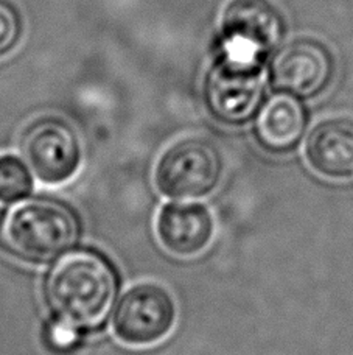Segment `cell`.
<instances>
[{
	"instance_id": "277c9868",
	"label": "cell",
	"mask_w": 353,
	"mask_h": 355,
	"mask_svg": "<svg viewBox=\"0 0 353 355\" xmlns=\"http://www.w3.org/2000/svg\"><path fill=\"white\" fill-rule=\"evenodd\" d=\"M19 155L44 186L71 182L84 164L83 141L75 126L58 114H42L24 126Z\"/></svg>"
},
{
	"instance_id": "8992f818",
	"label": "cell",
	"mask_w": 353,
	"mask_h": 355,
	"mask_svg": "<svg viewBox=\"0 0 353 355\" xmlns=\"http://www.w3.org/2000/svg\"><path fill=\"white\" fill-rule=\"evenodd\" d=\"M263 61L223 49L204 80V101L217 122L229 126L248 123L262 106Z\"/></svg>"
},
{
	"instance_id": "3957f363",
	"label": "cell",
	"mask_w": 353,
	"mask_h": 355,
	"mask_svg": "<svg viewBox=\"0 0 353 355\" xmlns=\"http://www.w3.org/2000/svg\"><path fill=\"white\" fill-rule=\"evenodd\" d=\"M223 173L224 157L215 142L203 136H184L157 156L153 181L163 198L198 201L219 186Z\"/></svg>"
},
{
	"instance_id": "ba28073f",
	"label": "cell",
	"mask_w": 353,
	"mask_h": 355,
	"mask_svg": "<svg viewBox=\"0 0 353 355\" xmlns=\"http://www.w3.org/2000/svg\"><path fill=\"white\" fill-rule=\"evenodd\" d=\"M335 73V60L323 42L302 37L274 56L271 80L280 92L311 98L324 92Z\"/></svg>"
},
{
	"instance_id": "7a4b0ae2",
	"label": "cell",
	"mask_w": 353,
	"mask_h": 355,
	"mask_svg": "<svg viewBox=\"0 0 353 355\" xmlns=\"http://www.w3.org/2000/svg\"><path fill=\"white\" fill-rule=\"evenodd\" d=\"M83 237L77 206L58 195L33 193L0 212V248L24 265L50 266L81 246Z\"/></svg>"
},
{
	"instance_id": "5b68a950",
	"label": "cell",
	"mask_w": 353,
	"mask_h": 355,
	"mask_svg": "<svg viewBox=\"0 0 353 355\" xmlns=\"http://www.w3.org/2000/svg\"><path fill=\"white\" fill-rule=\"evenodd\" d=\"M178 322V302L165 285L156 281L132 284L120 295L111 315L116 340L132 349L162 343Z\"/></svg>"
},
{
	"instance_id": "7c38bea8",
	"label": "cell",
	"mask_w": 353,
	"mask_h": 355,
	"mask_svg": "<svg viewBox=\"0 0 353 355\" xmlns=\"http://www.w3.org/2000/svg\"><path fill=\"white\" fill-rule=\"evenodd\" d=\"M36 178L21 155H0V202L12 205L35 193Z\"/></svg>"
},
{
	"instance_id": "30bf717a",
	"label": "cell",
	"mask_w": 353,
	"mask_h": 355,
	"mask_svg": "<svg viewBox=\"0 0 353 355\" xmlns=\"http://www.w3.org/2000/svg\"><path fill=\"white\" fill-rule=\"evenodd\" d=\"M308 114L299 97L279 92L271 95L257 112L254 135L269 153L285 155L300 145L307 131Z\"/></svg>"
},
{
	"instance_id": "4fadbf2b",
	"label": "cell",
	"mask_w": 353,
	"mask_h": 355,
	"mask_svg": "<svg viewBox=\"0 0 353 355\" xmlns=\"http://www.w3.org/2000/svg\"><path fill=\"white\" fill-rule=\"evenodd\" d=\"M25 22L12 0H0V60L8 56L22 41Z\"/></svg>"
},
{
	"instance_id": "8fae6325",
	"label": "cell",
	"mask_w": 353,
	"mask_h": 355,
	"mask_svg": "<svg viewBox=\"0 0 353 355\" xmlns=\"http://www.w3.org/2000/svg\"><path fill=\"white\" fill-rule=\"evenodd\" d=\"M305 157L310 167L330 180L353 175V119L338 117L320 122L307 139Z\"/></svg>"
},
{
	"instance_id": "52a82bcc",
	"label": "cell",
	"mask_w": 353,
	"mask_h": 355,
	"mask_svg": "<svg viewBox=\"0 0 353 355\" xmlns=\"http://www.w3.org/2000/svg\"><path fill=\"white\" fill-rule=\"evenodd\" d=\"M221 31L223 49L263 61L279 46L285 22L269 0H230L223 11Z\"/></svg>"
},
{
	"instance_id": "9c48e42d",
	"label": "cell",
	"mask_w": 353,
	"mask_h": 355,
	"mask_svg": "<svg viewBox=\"0 0 353 355\" xmlns=\"http://www.w3.org/2000/svg\"><path fill=\"white\" fill-rule=\"evenodd\" d=\"M215 218L199 201H168L154 220L157 242L168 254L179 259L197 257L215 237Z\"/></svg>"
},
{
	"instance_id": "5bb4252c",
	"label": "cell",
	"mask_w": 353,
	"mask_h": 355,
	"mask_svg": "<svg viewBox=\"0 0 353 355\" xmlns=\"http://www.w3.org/2000/svg\"><path fill=\"white\" fill-rule=\"evenodd\" d=\"M84 334L71 327L66 322L52 316L42 332V340L47 349L56 355H72L84 341Z\"/></svg>"
},
{
	"instance_id": "6da1fadb",
	"label": "cell",
	"mask_w": 353,
	"mask_h": 355,
	"mask_svg": "<svg viewBox=\"0 0 353 355\" xmlns=\"http://www.w3.org/2000/svg\"><path fill=\"white\" fill-rule=\"evenodd\" d=\"M120 266L98 246H78L48 266L42 295L53 318L81 334L97 332L123 293Z\"/></svg>"
}]
</instances>
